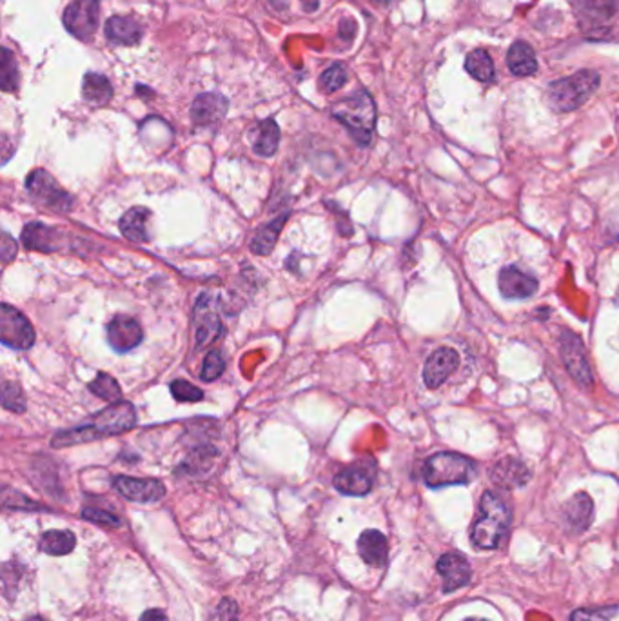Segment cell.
<instances>
[{"label":"cell","instance_id":"6da1fadb","mask_svg":"<svg viewBox=\"0 0 619 621\" xmlns=\"http://www.w3.org/2000/svg\"><path fill=\"white\" fill-rule=\"evenodd\" d=\"M135 425H137L135 405L122 400L98 411L86 425L55 434L51 446L55 449H62V447L95 442L100 438L118 437V434L131 430Z\"/></svg>","mask_w":619,"mask_h":621},{"label":"cell","instance_id":"7a4b0ae2","mask_svg":"<svg viewBox=\"0 0 619 621\" xmlns=\"http://www.w3.org/2000/svg\"><path fill=\"white\" fill-rule=\"evenodd\" d=\"M511 509L496 492H485L479 502V513L471 531V540L478 549H496L509 532Z\"/></svg>","mask_w":619,"mask_h":621},{"label":"cell","instance_id":"3957f363","mask_svg":"<svg viewBox=\"0 0 619 621\" xmlns=\"http://www.w3.org/2000/svg\"><path fill=\"white\" fill-rule=\"evenodd\" d=\"M333 116L347 128L351 137L360 144L367 146L373 139L377 126V106L373 97L360 89L352 95L338 100L331 107Z\"/></svg>","mask_w":619,"mask_h":621},{"label":"cell","instance_id":"277c9868","mask_svg":"<svg viewBox=\"0 0 619 621\" xmlns=\"http://www.w3.org/2000/svg\"><path fill=\"white\" fill-rule=\"evenodd\" d=\"M599 88V75L592 70H581L565 79L554 81L548 86V104L560 113L581 107Z\"/></svg>","mask_w":619,"mask_h":621},{"label":"cell","instance_id":"5b68a950","mask_svg":"<svg viewBox=\"0 0 619 621\" xmlns=\"http://www.w3.org/2000/svg\"><path fill=\"white\" fill-rule=\"evenodd\" d=\"M476 476V464L463 455L438 453L423 465V480L428 487L438 489L447 485H463Z\"/></svg>","mask_w":619,"mask_h":621},{"label":"cell","instance_id":"8992f818","mask_svg":"<svg viewBox=\"0 0 619 621\" xmlns=\"http://www.w3.org/2000/svg\"><path fill=\"white\" fill-rule=\"evenodd\" d=\"M26 190L37 204H40L51 211L66 213L75 204V199L68 191L62 190L58 182L44 169H35L33 173L28 174Z\"/></svg>","mask_w":619,"mask_h":621},{"label":"cell","instance_id":"52a82bcc","mask_svg":"<svg viewBox=\"0 0 619 621\" xmlns=\"http://www.w3.org/2000/svg\"><path fill=\"white\" fill-rule=\"evenodd\" d=\"M0 340L17 351H26L35 344V329L31 322L10 303H3L0 307Z\"/></svg>","mask_w":619,"mask_h":621},{"label":"cell","instance_id":"ba28073f","mask_svg":"<svg viewBox=\"0 0 619 621\" xmlns=\"http://www.w3.org/2000/svg\"><path fill=\"white\" fill-rule=\"evenodd\" d=\"M66 30L79 40H91L100 24L98 0H75L64 12Z\"/></svg>","mask_w":619,"mask_h":621},{"label":"cell","instance_id":"9c48e42d","mask_svg":"<svg viewBox=\"0 0 619 621\" xmlns=\"http://www.w3.org/2000/svg\"><path fill=\"white\" fill-rule=\"evenodd\" d=\"M195 326V349L211 345L222 333V322L211 294H202L193 310Z\"/></svg>","mask_w":619,"mask_h":621},{"label":"cell","instance_id":"30bf717a","mask_svg":"<svg viewBox=\"0 0 619 621\" xmlns=\"http://www.w3.org/2000/svg\"><path fill=\"white\" fill-rule=\"evenodd\" d=\"M113 485L123 498L137 504H155L165 496V485L155 478L116 476Z\"/></svg>","mask_w":619,"mask_h":621},{"label":"cell","instance_id":"8fae6325","mask_svg":"<svg viewBox=\"0 0 619 621\" xmlns=\"http://www.w3.org/2000/svg\"><path fill=\"white\" fill-rule=\"evenodd\" d=\"M107 342L116 353H130L131 349L139 347L144 340V331L140 324L128 317V315H116L107 324Z\"/></svg>","mask_w":619,"mask_h":621},{"label":"cell","instance_id":"7c38bea8","mask_svg":"<svg viewBox=\"0 0 619 621\" xmlns=\"http://www.w3.org/2000/svg\"><path fill=\"white\" fill-rule=\"evenodd\" d=\"M560 349H562L564 362H565L571 375L581 386H590L592 384V372H590V365H589L581 340L574 333L564 331V335L560 338Z\"/></svg>","mask_w":619,"mask_h":621},{"label":"cell","instance_id":"4fadbf2b","mask_svg":"<svg viewBox=\"0 0 619 621\" xmlns=\"http://www.w3.org/2000/svg\"><path fill=\"white\" fill-rule=\"evenodd\" d=\"M458 353L451 347H440L432 353L423 367V382L428 389L440 387L458 369Z\"/></svg>","mask_w":619,"mask_h":621},{"label":"cell","instance_id":"5bb4252c","mask_svg":"<svg viewBox=\"0 0 619 621\" xmlns=\"http://www.w3.org/2000/svg\"><path fill=\"white\" fill-rule=\"evenodd\" d=\"M498 282H500V293L509 300H525L536 294L538 291V280L532 275L514 266L504 268L500 271Z\"/></svg>","mask_w":619,"mask_h":621},{"label":"cell","instance_id":"9a60e30c","mask_svg":"<svg viewBox=\"0 0 619 621\" xmlns=\"http://www.w3.org/2000/svg\"><path fill=\"white\" fill-rule=\"evenodd\" d=\"M437 569L444 578V592L458 591L471 582V566L462 554H444L438 560Z\"/></svg>","mask_w":619,"mask_h":621},{"label":"cell","instance_id":"2e32d148","mask_svg":"<svg viewBox=\"0 0 619 621\" xmlns=\"http://www.w3.org/2000/svg\"><path fill=\"white\" fill-rule=\"evenodd\" d=\"M227 100L222 95L216 93H206L197 97V100L191 106V118L195 126L209 128L216 126V123L225 116L227 113Z\"/></svg>","mask_w":619,"mask_h":621},{"label":"cell","instance_id":"e0dca14e","mask_svg":"<svg viewBox=\"0 0 619 621\" xmlns=\"http://www.w3.org/2000/svg\"><path fill=\"white\" fill-rule=\"evenodd\" d=\"M490 480L502 489H518L530 480V471L521 460L507 456L492 467Z\"/></svg>","mask_w":619,"mask_h":621},{"label":"cell","instance_id":"ac0fdd59","mask_svg":"<svg viewBox=\"0 0 619 621\" xmlns=\"http://www.w3.org/2000/svg\"><path fill=\"white\" fill-rule=\"evenodd\" d=\"M358 550H360L361 560L367 566L384 567L387 564L389 543H387V538L380 531L369 529V531L361 532V536L358 540Z\"/></svg>","mask_w":619,"mask_h":621},{"label":"cell","instance_id":"d6986e66","mask_svg":"<svg viewBox=\"0 0 619 621\" xmlns=\"http://www.w3.org/2000/svg\"><path fill=\"white\" fill-rule=\"evenodd\" d=\"M62 233L40 222H31L22 231V243L31 251L53 253L60 247Z\"/></svg>","mask_w":619,"mask_h":621},{"label":"cell","instance_id":"ffe728a7","mask_svg":"<svg viewBox=\"0 0 619 621\" xmlns=\"http://www.w3.org/2000/svg\"><path fill=\"white\" fill-rule=\"evenodd\" d=\"M335 487L338 492L347 496H365L373 489V474L360 465H354L335 476Z\"/></svg>","mask_w":619,"mask_h":621},{"label":"cell","instance_id":"44dd1931","mask_svg":"<svg viewBox=\"0 0 619 621\" xmlns=\"http://www.w3.org/2000/svg\"><path fill=\"white\" fill-rule=\"evenodd\" d=\"M149 218H151V213L146 208H133L122 215L120 233L131 242L146 243L151 240Z\"/></svg>","mask_w":619,"mask_h":621},{"label":"cell","instance_id":"7402d4cb","mask_svg":"<svg viewBox=\"0 0 619 621\" xmlns=\"http://www.w3.org/2000/svg\"><path fill=\"white\" fill-rule=\"evenodd\" d=\"M106 37L120 46H131L142 38V28L130 17H111L106 22Z\"/></svg>","mask_w":619,"mask_h":621},{"label":"cell","instance_id":"603a6c76","mask_svg":"<svg viewBox=\"0 0 619 621\" xmlns=\"http://www.w3.org/2000/svg\"><path fill=\"white\" fill-rule=\"evenodd\" d=\"M507 66L518 77H529L538 72L534 49L527 42H514L507 53Z\"/></svg>","mask_w":619,"mask_h":621},{"label":"cell","instance_id":"cb8c5ba5","mask_svg":"<svg viewBox=\"0 0 619 621\" xmlns=\"http://www.w3.org/2000/svg\"><path fill=\"white\" fill-rule=\"evenodd\" d=\"M592 511L594 507H592L590 496L585 492H580L565 506V520L576 532H581L590 525Z\"/></svg>","mask_w":619,"mask_h":621},{"label":"cell","instance_id":"d4e9b609","mask_svg":"<svg viewBox=\"0 0 619 621\" xmlns=\"http://www.w3.org/2000/svg\"><path fill=\"white\" fill-rule=\"evenodd\" d=\"M278 144H280L278 123L273 118H267L260 123L259 130H257V137L253 140V151L259 157L271 158L278 151Z\"/></svg>","mask_w":619,"mask_h":621},{"label":"cell","instance_id":"484cf974","mask_svg":"<svg viewBox=\"0 0 619 621\" xmlns=\"http://www.w3.org/2000/svg\"><path fill=\"white\" fill-rule=\"evenodd\" d=\"M287 218H289V215L284 213V215H280L278 218H275L273 222H269L267 225H264V227L255 234V238H253V242H251V251H253L255 255H264V257H266V255H269V253L275 250V245H276V242H278V236H280V233H282V229H284Z\"/></svg>","mask_w":619,"mask_h":621},{"label":"cell","instance_id":"4316f807","mask_svg":"<svg viewBox=\"0 0 619 621\" xmlns=\"http://www.w3.org/2000/svg\"><path fill=\"white\" fill-rule=\"evenodd\" d=\"M465 70L472 79H476L478 82H483V84L492 82L494 75H496V70H494V62L485 49H474L467 55Z\"/></svg>","mask_w":619,"mask_h":621},{"label":"cell","instance_id":"83f0119b","mask_svg":"<svg viewBox=\"0 0 619 621\" xmlns=\"http://www.w3.org/2000/svg\"><path fill=\"white\" fill-rule=\"evenodd\" d=\"M82 97L86 102L102 106L107 104L113 97V88L111 82L98 73H88L84 77V86H82Z\"/></svg>","mask_w":619,"mask_h":621},{"label":"cell","instance_id":"f1b7e54d","mask_svg":"<svg viewBox=\"0 0 619 621\" xmlns=\"http://www.w3.org/2000/svg\"><path fill=\"white\" fill-rule=\"evenodd\" d=\"M75 534L70 531H47L40 538V550L51 556H64L75 549Z\"/></svg>","mask_w":619,"mask_h":621},{"label":"cell","instance_id":"f546056e","mask_svg":"<svg viewBox=\"0 0 619 621\" xmlns=\"http://www.w3.org/2000/svg\"><path fill=\"white\" fill-rule=\"evenodd\" d=\"M576 8L589 21H608L617 13L619 0H574Z\"/></svg>","mask_w":619,"mask_h":621},{"label":"cell","instance_id":"4dcf8cb0","mask_svg":"<svg viewBox=\"0 0 619 621\" xmlns=\"http://www.w3.org/2000/svg\"><path fill=\"white\" fill-rule=\"evenodd\" d=\"M88 389L95 396H98L106 402H111V404L122 402V389H120L118 382L111 375H107V372H98L95 380L88 384Z\"/></svg>","mask_w":619,"mask_h":621},{"label":"cell","instance_id":"1f68e13d","mask_svg":"<svg viewBox=\"0 0 619 621\" xmlns=\"http://www.w3.org/2000/svg\"><path fill=\"white\" fill-rule=\"evenodd\" d=\"M0 84H3L4 91H15L19 88L17 62L13 58V53L8 47H4L3 62H0Z\"/></svg>","mask_w":619,"mask_h":621},{"label":"cell","instance_id":"d6a6232c","mask_svg":"<svg viewBox=\"0 0 619 621\" xmlns=\"http://www.w3.org/2000/svg\"><path fill=\"white\" fill-rule=\"evenodd\" d=\"M3 407L6 411H13V413H24L28 407L24 391L21 389L19 384L15 382H4L3 384Z\"/></svg>","mask_w":619,"mask_h":621},{"label":"cell","instance_id":"836d02e7","mask_svg":"<svg viewBox=\"0 0 619 621\" xmlns=\"http://www.w3.org/2000/svg\"><path fill=\"white\" fill-rule=\"evenodd\" d=\"M571 621H619V605L603 608H580L572 612Z\"/></svg>","mask_w":619,"mask_h":621},{"label":"cell","instance_id":"e575fe53","mask_svg":"<svg viewBox=\"0 0 619 621\" xmlns=\"http://www.w3.org/2000/svg\"><path fill=\"white\" fill-rule=\"evenodd\" d=\"M224 369H225V360H224L222 353H220V351H211V353H208L206 358H204L200 379H202L204 382H213V380H216L218 377H222Z\"/></svg>","mask_w":619,"mask_h":621},{"label":"cell","instance_id":"d590c367","mask_svg":"<svg viewBox=\"0 0 619 621\" xmlns=\"http://www.w3.org/2000/svg\"><path fill=\"white\" fill-rule=\"evenodd\" d=\"M347 82V72L343 64H335L320 77V88L324 93H335Z\"/></svg>","mask_w":619,"mask_h":621},{"label":"cell","instance_id":"8d00e7d4","mask_svg":"<svg viewBox=\"0 0 619 621\" xmlns=\"http://www.w3.org/2000/svg\"><path fill=\"white\" fill-rule=\"evenodd\" d=\"M171 395L174 400L178 402H200L204 400V391L190 382H185V380H174L171 382Z\"/></svg>","mask_w":619,"mask_h":621},{"label":"cell","instance_id":"74e56055","mask_svg":"<svg viewBox=\"0 0 619 621\" xmlns=\"http://www.w3.org/2000/svg\"><path fill=\"white\" fill-rule=\"evenodd\" d=\"M82 516H84V520L98 523V525H107V527H118L120 525V520L114 515L102 511V509H95V507H86L82 511Z\"/></svg>","mask_w":619,"mask_h":621},{"label":"cell","instance_id":"f35d334b","mask_svg":"<svg viewBox=\"0 0 619 621\" xmlns=\"http://www.w3.org/2000/svg\"><path fill=\"white\" fill-rule=\"evenodd\" d=\"M0 257H3V264H10L17 257V242L10 233H3V240H0Z\"/></svg>","mask_w":619,"mask_h":621},{"label":"cell","instance_id":"ab89813d","mask_svg":"<svg viewBox=\"0 0 619 621\" xmlns=\"http://www.w3.org/2000/svg\"><path fill=\"white\" fill-rule=\"evenodd\" d=\"M213 621H236V605L229 600H224L216 607V619Z\"/></svg>","mask_w":619,"mask_h":621},{"label":"cell","instance_id":"60d3db41","mask_svg":"<svg viewBox=\"0 0 619 621\" xmlns=\"http://www.w3.org/2000/svg\"><path fill=\"white\" fill-rule=\"evenodd\" d=\"M140 621H167V616H165V612L160 610V608H149V610H146V612L142 614Z\"/></svg>","mask_w":619,"mask_h":621},{"label":"cell","instance_id":"b9f144b4","mask_svg":"<svg viewBox=\"0 0 619 621\" xmlns=\"http://www.w3.org/2000/svg\"><path fill=\"white\" fill-rule=\"evenodd\" d=\"M375 4H380V6H387V4H393L394 0H373Z\"/></svg>","mask_w":619,"mask_h":621},{"label":"cell","instance_id":"7bdbcfd3","mask_svg":"<svg viewBox=\"0 0 619 621\" xmlns=\"http://www.w3.org/2000/svg\"><path fill=\"white\" fill-rule=\"evenodd\" d=\"M26 621H46V619H44V617H38V616H33V617L26 619Z\"/></svg>","mask_w":619,"mask_h":621},{"label":"cell","instance_id":"ee69618b","mask_svg":"<svg viewBox=\"0 0 619 621\" xmlns=\"http://www.w3.org/2000/svg\"><path fill=\"white\" fill-rule=\"evenodd\" d=\"M467 621H487V619H481V617H469Z\"/></svg>","mask_w":619,"mask_h":621}]
</instances>
